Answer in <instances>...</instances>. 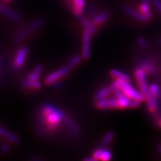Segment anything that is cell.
Listing matches in <instances>:
<instances>
[{"instance_id":"30","label":"cell","mask_w":161,"mask_h":161,"mask_svg":"<svg viewBox=\"0 0 161 161\" xmlns=\"http://www.w3.org/2000/svg\"><path fill=\"white\" fill-rule=\"evenodd\" d=\"M103 150V148H102V147H101L99 148H97V150H95L93 153V157L96 160H100L101 155H102Z\"/></svg>"},{"instance_id":"10","label":"cell","mask_w":161,"mask_h":161,"mask_svg":"<svg viewBox=\"0 0 161 161\" xmlns=\"http://www.w3.org/2000/svg\"><path fill=\"white\" fill-rule=\"evenodd\" d=\"M139 67L142 69L144 73L147 75H153L156 72V67L154 63L149 59L141 60L139 63Z\"/></svg>"},{"instance_id":"3","label":"cell","mask_w":161,"mask_h":161,"mask_svg":"<svg viewBox=\"0 0 161 161\" xmlns=\"http://www.w3.org/2000/svg\"><path fill=\"white\" fill-rule=\"evenodd\" d=\"M71 69H70L67 65L60 68L58 70H56L52 73L48 75L44 79V83L47 85H51L54 82L57 81L58 79L65 76Z\"/></svg>"},{"instance_id":"8","label":"cell","mask_w":161,"mask_h":161,"mask_svg":"<svg viewBox=\"0 0 161 161\" xmlns=\"http://www.w3.org/2000/svg\"><path fill=\"white\" fill-rule=\"evenodd\" d=\"M115 98L117 99L119 109H127L129 108V104L130 99L125 95L122 91L119 89H115L114 90Z\"/></svg>"},{"instance_id":"16","label":"cell","mask_w":161,"mask_h":161,"mask_svg":"<svg viewBox=\"0 0 161 161\" xmlns=\"http://www.w3.org/2000/svg\"><path fill=\"white\" fill-rule=\"evenodd\" d=\"M157 98L158 97L153 96V95H152L150 93L148 96L145 98V101L147 102V104L148 110L150 113L154 114L157 112V108H158Z\"/></svg>"},{"instance_id":"23","label":"cell","mask_w":161,"mask_h":161,"mask_svg":"<svg viewBox=\"0 0 161 161\" xmlns=\"http://www.w3.org/2000/svg\"><path fill=\"white\" fill-rule=\"evenodd\" d=\"M114 138V132L112 131H109L106 134H105L101 141V147L105 148L109 144V143L112 142Z\"/></svg>"},{"instance_id":"26","label":"cell","mask_w":161,"mask_h":161,"mask_svg":"<svg viewBox=\"0 0 161 161\" xmlns=\"http://www.w3.org/2000/svg\"><path fill=\"white\" fill-rule=\"evenodd\" d=\"M149 92L150 94L157 97H158L161 93L159 86L156 83H152L149 85Z\"/></svg>"},{"instance_id":"40","label":"cell","mask_w":161,"mask_h":161,"mask_svg":"<svg viewBox=\"0 0 161 161\" xmlns=\"http://www.w3.org/2000/svg\"><path fill=\"white\" fill-rule=\"evenodd\" d=\"M67 1H68L69 2H72V0H67Z\"/></svg>"},{"instance_id":"13","label":"cell","mask_w":161,"mask_h":161,"mask_svg":"<svg viewBox=\"0 0 161 161\" xmlns=\"http://www.w3.org/2000/svg\"><path fill=\"white\" fill-rule=\"evenodd\" d=\"M71 3V9L73 14L78 17L81 16L85 6V0H72Z\"/></svg>"},{"instance_id":"14","label":"cell","mask_w":161,"mask_h":161,"mask_svg":"<svg viewBox=\"0 0 161 161\" xmlns=\"http://www.w3.org/2000/svg\"><path fill=\"white\" fill-rule=\"evenodd\" d=\"M113 92H114V89L111 85H108V86L103 87L101 89H99L97 92V93H95V96H94V99L95 101H97V100L106 98Z\"/></svg>"},{"instance_id":"11","label":"cell","mask_w":161,"mask_h":161,"mask_svg":"<svg viewBox=\"0 0 161 161\" xmlns=\"http://www.w3.org/2000/svg\"><path fill=\"white\" fill-rule=\"evenodd\" d=\"M79 20L80 23L82 24L83 26L85 27V28L88 31H89L92 35H95L97 32V26L93 24L92 21H91L90 19L87 18L86 17H85L83 16H79Z\"/></svg>"},{"instance_id":"6","label":"cell","mask_w":161,"mask_h":161,"mask_svg":"<svg viewBox=\"0 0 161 161\" xmlns=\"http://www.w3.org/2000/svg\"><path fill=\"white\" fill-rule=\"evenodd\" d=\"M28 50L26 47H20L16 53L13 62V68L18 70L21 69L28 56Z\"/></svg>"},{"instance_id":"41","label":"cell","mask_w":161,"mask_h":161,"mask_svg":"<svg viewBox=\"0 0 161 161\" xmlns=\"http://www.w3.org/2000/svg\"><path fill=\"white\" fill-rule=\"evenodd\" d=\"M3 1H5V2H9V1H10V0H3Z\"/></svg>"},{"instance_id":"19","label":"cell","mask_w":161,"mask_h":161,"mask_svg":"<svg viewBox=\"0 0 161 161\" xmlns=\"http://www.w3.org/2000/svg\"><path fill=\"white\" fill-rule=\"evenodd\" d=\"M44 22L45 20L43 18H36V19H34V21L30 23L27 27V29L30 34H31L34 32L36 31L38 29H39L44 24Z\"/></svg>"},{"instance_id":"12","label":"cell","mask_w":161,"mask_h":161,"mask_svg":"<svg viewBox=\"0 0 161 161\" xmlns=\"http://www.w3.org/2000/svg\"><path fill=\"white\" fill-rule=\"evenodd\" d=\"M110 16V13L108 10H103V11L98 13L93 19L92 22L96 26H99L103 24L109 19Z\"/></svg>"},{"instance_id":"5","label":"cell","mask_w":161,"mask_h":161,"mask_svg":"<svg viewBox=\"0 0 161 161\" xmlns=\"http://www.w3.org/2000/svg\"><path fill=\"white\" fill-rule=\"evenodd\" d=\"M92 34L87 30L85 29L83 32L82 38V50L81 57L84 60L89 59L90 57V46Z\"/></svg>"},{"instance_id":"27","label":"cell","mask_w":161,"mask_h":161,"mask_svg":"<svg viewBox=\"0 0 161 161\" xmlns=\"http://www.w3.org/2000/svg\"><path fill=\"white\" fill-rule=\"evenodd\" d=\"M136 44L138 46L143 49L147 48L149 47V43L147 41V40L144 37H138L136 39Z\"/></svg>"},{"instance_id":"2","label":"cell","mask_w":161,"mask_h":161,"mask_svg":"<svg viewBox=\"0 0 161 161\" xmlns=\"http://www.w3.org/2000/svg\"><path fill=\"white\" fill-rule=\"evenodd\" d=\"M134 75L140 89V92L142 93V94L146 98L150 93L149 85H148L147 80V75L144 73L142 69L138 67L136 68L134 70Z\"/></svg>"},{"instance_id":"32","label":"cell","mask_w":161,"mask_h":161,"mask_svg":"<svg viewBox=\"0 0 161 161\" xmlns=\"http://www.w3.org/2000/svg\"><path fill=\"white\" fill-rule=\"evenodd\" d=\"M152 2L155 8L161 14V0H152Z\"/></svg>"},{"instance_id":"15","label":"cell","mask_w":161,"mask_h":161,"mask_svg":"<svg viewBox=\"0 0 161 161\" xmlns=\"http://www.w3.org/2000/svg\"><path fill=\"white\" fill-rule=\"evenodd\" d=\"M63 122L65 125H66L67 128L70 131V132L73 134L79 135L80 134V129L79 126L70 117L65 115V116L63 119Z\"/></svg>"},{"instance_id":"33","label":"cell","mask_w":161,"mask_h":161,"mask_svg":"<svg viewBox=\"0 0 161 161\" xmlns=\"http://www.w3.org/2000/svg\"><path fill=\"white\" fill-rule=\"evenodd\" d=\"M9 150V147L6 144H3L0 146V153L2 154H6Z\"/></svg>"},{"instance_id":"38","label":"cell","mask_w":161,"mask_h":161,"mask_svg":"<svg viewBox=\"0 0 161 161\" xmlns=\"http://www.w3.org/2000/svg\"><path fill=\"white\" fill-rule=\"evenodd\" d=\"M158 153L161 154V147H160L158 148Z\"/></svg>"},{"instance_id":"24","label":"cell","mask_w":161,"mask_h":161,"mask_svg":"<svg viewBox=\"0 0 161 161\" xmlns=\"http://www.w3.org/2000/svg\"><path fill=\"white\" fill-rule=\"evenodd\" d=\"M42 65L40 64L36 65V66L34 69L33 72L30 73L29 75H28L26 79L30 80H38L40 75L42 72Z\"/></svg>"},{"instance_id":"39","label":"cell","mask_w":161,"mask_h":161,"mask_svg":"<svg viewBox=\"0 0 161 161\" xmlns=\"http://www.w3.org/2000/svg\"><path fill=\"white\" fill-rule=\"evenodd\" d=\"M158 42H159V43L161 44V38L159 39V41H158Z\"/></svg>"},{"instance_id":"37","label":"cell","mask_w":161,"mask_h":161,"mask_svg":"<svg viewBox=\"0 0 161 161\" xmlns=\"http://www.w3.org/2000/svg\"><path fill=\"white\" fill-rule=\"evenodd\" d=\"M141 2H145L147 3H150V0H141Z\"/></svg>"},{"instance_id":"28","label":"cell","mask_w":161,"mask_h":161,"mask_svg":"<svg viewBox=\"0 0 161 161\" xmlns=\"http://www.w3.org/2000/svg\"><path fill=\"white\" fill-rule=\"evenodd\" d=\"M112 154L111 151L109 149H105L103 148L102 155H101L100 160L103 161H108L112 159Z\"/></svg>"},{"instance_id":"29","label":"cell","mask_w":161,"mask_h":161,"mask_svg":"<svg viewBox=\"0 0 161 161\" xmlns=\"http://www.w3.org/2000/svg\"><path fill=\"white\" fill-rule=\"evenodd\" d=\"M87 14H88V16L90 17V18H92V19L98 14L97 8L94 6L89 7L87 9Z\"/></svg>"},{"instance_id":"21","label":"cell","mask_w":161,"mask_h":161,"mask_svg":"<svg viewBox=\"0 0 161 161\" xmlns=\"http://www.w3.org/2000/svg\"><path fill=\"white\" fill-rule=\"evenodd\" d=\"M149 5H150V3L141 2V3H140L138 6V10L142 14H144L148 19H150L152 18V13H151Z\"/></svg>"},{"instance_id":"7","label":"cell","mask_w":161,"mask_h":161,"mask_svg":"<svg viewBox=\"0 0 161 161\" xmlns=\"http://www.w3.org/2000/svg\"><path fill=\"white\" fill-rule=\"evenodd\" d=\"M123 9L125 14H127L128 16L138 20L140 22L145 24L149 21V19L146 17L144 14L141 13L139 10L136 9L132 7H131L130 6H125Z\"/></svg>"},{"instance_id":"25","label":"cell","mask_w":161,"mask_h":161,"mask_svg":"<svg viewBox=\"0 0 161 161\" xmlns=\"http://www.w3.org/2000/svg\"><path fill=\"white\" fill-rule=\"evenodd\" d=\"M81 58L82 57L79 56V55H75V56L70 58V60L67 63V65L70 69H73V67L77 66L78 64L80 63V62L81 61Z\"/></svg>"},{"instance_id":"20","label":"cell","mask_w":161,"mask_h":161,"mask_svg":"<svg viewBox=\"0 0 161 161\" xmlns=\"http://www.w3.org/2000/svg\"><path fill=\"white\" fill-rule=\"evenodd\" d=\"M109 74L112 77L115 78V79H121L124 80H128L130 81V76L125 73H124L121 70L116 69H111L109 71Z\"/></svg>"},{"instance_id":"36","label":"cell","mask_w":161,"mask_h":161,"mask_svg":"<svg viewBox=\"0 0 161 161\" xmlns=\"http://www.w3.org/2000/svg\"><path fill=\"white\" fill-rule=\"evenodd\" d=\"M157 124L160 128H161V116L157 119Z\"/></svg>"},{"instance_id":"31","label":"cell","mask_w":161,"mask_h":161,"mask_svg":"<svg viewBox=\"0 0 161 161\" xmlns=\"http://www.w3.org/2000/svg\"><path fill=\"white\" fill-rule=\"evenodd\" d=\"M140 102L135 99H130V104H129V108L131 109H135V108H138L140 107Z\"/></svg>"},{"instance_id":"34","label":"cell","mask_w":161,"mask_h":161,"mask_svg":"<svg viewBox=\"0 0 161 161\" xmlns=\"http://www.w3.org/2000/svg\"><path fill=\"white\" fill-rule=\"evenodd\" d=\"M51 85H52V87H53V89H58L59 88L61 87L62 84H61V83L58 81V80H57V81L54 82V83L53 84H52Z\"/></svg>"},{"instance_id":"18","label":"cell","mask_w":161,"mask_h":161,"mask_svg":"<svg viewBox=\"0 0 161 161\" xmlns=\"http://www.w3.org/2000/svg\"><path fill=\"white\" fill-rule=\"evenodd\" d=\"M0 136L12 143H18L19 141V138L16 135L8 132V131L3 128L1 125H0Z\"/></svg>"},{"instance_id":"17","label":"cell","mask_w":161,"mask_h":161,"mask_svg":"<svg viewBox=\"0 0 161 161\" xmlns=\"http://www.w3.org/2000/svg\"><path fill=\"white\" fill-rule=\"evenodd\" d=\"M22 87L28 89H32V90H38L42 87V83L40 82L39 80H30L28 79H24L22 82Z\"/></svg>"},{"instance_id":"4","label":"cell","mask_w":161,"mask_h":161,"mask_svg":"<svg viewBox=\"0 0 161 161\" xmlns=\"http://www.w3.org/2000/svg\"><path fill=\"white\" fill-rule=\"evenodd\" d=\"M95 107L100 110L119 109L116 99L108 97L95 101Z\"/></svg>"},{"instance_id":"9","label":"cell","mask_w":161,"mask_h":161,"mask_svg":"<svg viewBox=\"0 0 161 161\" xmlns=\"http://www.w3.org/2000/svg\"><path fill=\"white\" fill-rule=\"evenodd\" d=\"M0 13H2L15 22H19L21 20V17L17 12L2 3H0Z\"/></svg>"},{"instance_id":"35","label":"cell","mask_w":161,"mask_h":161,"mask_svg":"<svg viewBox=\"0 0 161 161\" xmlns=\"http://www.w3.org/2000/svg\"><path fill=\"white\" fill-rule=\"evenodd\" d=\"M83 160H84L85 161H95V160H95V159L93 157V156H92V157H89L85 158Z\"/></svg>"},{"instance_id":"1","label":"cell","mask_w":161,"mask_h":161,"mask_svg":"<svg viewBox=\"0 0 161 161\" xmlns=\"http://www.w3.org/2000/svg\"><path fill=\"white\" fill-rule=\"evenodd\" d=\"M112 87L113 89H119L122 91V92L126 95V96L130 99H135L142 102L145 101V97L140 92H138L135 89L132 85L130 83V81L128 80H124L121 79H115L112 84Z\"/></svg>"},{"instance_id":"22","label":"cell","mask_w":161,"mask_h":161,"mask_svg":"<svg viewBox=\"0 0 161 161\" xmlns=\"http://www.w3.org/2000/svg\"><path fill=\"white\" fill-rule=\"evenodd\" d=\"M30 34L28 32L27 28L21 30L16 35H15V36L14 37V43L20 42L26 37H28Z\"/></svg>"}]
</instances>
